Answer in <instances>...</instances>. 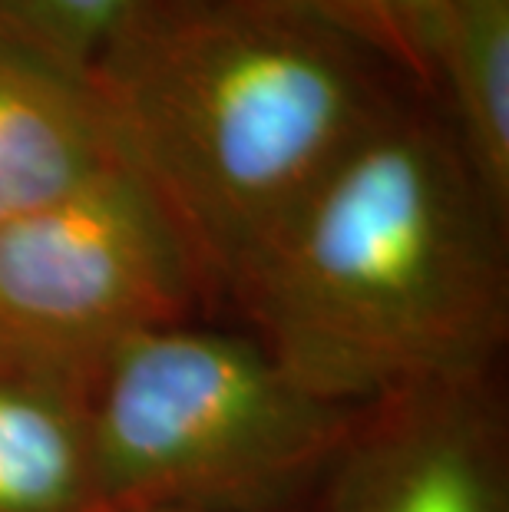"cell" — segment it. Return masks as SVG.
<instances>
[{
	"instance_id": "7c38bea8",
	"label": "cell",
	"mask_w": 509,
	"mask_h": 512,
	"mask_svg": "<svg viewBox=\"0 0 509 512\" xmlns=\"http://www.w3.org/2000/svg\"><path fill=\"white\" fill-rule=\"evenodd\" d=\"M93 512H172V509H129V506H100Z\"/></svg>"
},
{
	"instance_id": "5b68a950",
	"label": "cell",
	"mask_w": 509,
	"mask_h": 512,
	"mask_svg": "<svg viewBox=\"0 0 509 512\" xmlns=\"http://www.w3.org/2000/svg\"><path fill=\"white\" fill-rule=\"evenodd\" d=\"M301 512H509L500 370L367 403Z\"/></svg>"
},
{
	"instance_id": "52a82bcc",
	"label": "cell",
	"mask_w": 509,
	"mask_h": 512,
	"mask_svg": "<svg viewBox=\"0 0 509 512\" xmlns=\"http://www.w3.org/2000/svg\"><path fill=\"white\" fill-rule=\"evenodd\" d=\"M93 509L90 380L0 351V512Z\"/></svg>"
},
{
	"instance_id": "3957f363",
	"label": "cell",
	"mask_w": 509,
	"mask_h": 512,
	"mask_svg": "<svg viewBox=\"0 0 509 512\" xmlns=\"http://www.w3.org/2000/svg\"><path fill=\"white\" fill-rule=\"evenodd\" d=\"M361 410L308 387L245 324L146 331L90 377L100 506L301 512Z\"/></svg>"
},
{
	"instance_id": "8992f818",
	"label": "cell",
	"mask_w": 509,
	"mask_h": 512,
	"mask_svg": "<svg viewBox=\"0 0 509 512\" xmlns=\"http://www.w3.org/2000/svg\"><path fill=\"white\" fill-rule=\"evenodd\" d=\"M123 162L93 76L0 30V225Z\"/></svg>"
},
{
	"instance_id": "277c9868",
	"label": "cell",
	"mask_w": 509,
	"mask_h": 512,
	"mask_svg": "<svg viewBox=\"0 0 509 512\" xmlns=\"http://www.w3.org/2000/svg\"><path fill=\"white\" fill-rule=\"evenodd\" d=\"M209 281L126 162L0 225V351L90 380L133 337L192 321Z\"/></svg>"
},
{
	"instance_id": "7a4b0ae2",
	"label": "cell",
	"mask_w": 509,
	"mask_h": 512,
	"mask_svg": "<svg viewBox=\"0 0 509 512\" xmlns=\"http://www.w3.org/2000/svg\"><path fill=\"white\" fill-rule=\"evenodd\" d=\"M377 53L291 0H156L93 67L123 162L229 294L397 100Z\"/></svg>"
},
{
	"instance_id": "8fae6325",
	"label": "cell",
	"mask_w": 509,
	"mask_h": 512,
	"mask_svg": "<svg viewBox=\"0 0 509 512\" xmlns=\"http://www.w3.org/2000/svg\"><path fill=\"white\" fill-rule=\"evenodd\" d=\"M291 4H301V7L314 10V14L328 17L331 24L344 27L348 34H354L361 43H367V40H364L361 17H357V10H354V0H291ZM367 47H371V43H367Z\"/></svg>"
},
{
	"instance_id": "ba28073f",
	"label": "cell",
	"mask_w": 509,
	"mask_h": 512,
	"mask_svg": "<svg viewBox=\"0 0 509 512\" xmlns=\"http://www.w3.org/2000/svg\"><path fill=\"white\" fill-rule=\"evenodd\" d=\"M433 103L473 176L509 215V0H443Z\"/></svg>"
},
{
	"instance_id": "30bf717a",
	"label": "cell",
	"mask_w": 509,
	"mask_h": 512,
	"mask_svg": "<svg viewBox=\"0 0 509 512\" xmlns=\"http://www.w3.org/2000/svg\"><path fill=\"white\" fill-rule=\"evenodd\" d=\"M364 40L410 90L437 96L443 0H354Z\"/></svg>"
},
{
	"instance_id": "6da1fadb",
	"label": "cell",
	"mask_w": 509,
	"mask_h": 512,
	"mask_svg": "<svg viewBox=\"0 0 509 512\" xmlns=\"http://www.w3.org/2000/svg\"><path fill=\"white\" fill-rule=\"evenodd\" d=\"M506 219L430 96L364 129L225 294L291 374L354 407L500 370Z\"/></svg>"
},
{
	"instance_id": "9c48e42d",
	"label": "cell",
	"mask_w": 509,
	"mask_h": 512,
	"mask_svg": "<svg viewBox=\"0 0 509 512\" xmlns=\"http://www.w3.org/2000/svg\"><path fill=\"white\" fill-rule=\"evenodd\" d=\"M156 0H0V30L80 73L106 57Z\"/></svg>"
}]
</instances>
